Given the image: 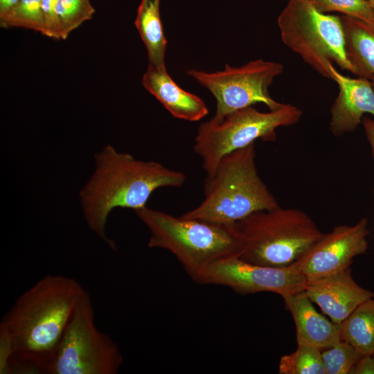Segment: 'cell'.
Listing matches in <instances>:
<instances>
[{
    "label": "cell",
    "mask_w": 374,
    "mask_h": 374,
    "mask_svg": "<svg viewBox=\"0 0 374 374\" xmlns=\"http://www.w3.org/2000/svg\"><path fill=\"white\" fill-rule=\"evenodd\" d=\"M84 291L73 278L48 274L20 295L0 323V373H48Z\"/></svg>",
    "instance_id": "6da1fadb"
},
{
    "label": "cell",
    "mask_w": 374,
    "mask_h": 374,
    "mask_svg": "<svg viewBox=\"0 0 374 374\" xmlns=\"http://www.w3.org/2000/svg\"><path fill=\"white\" fill-rule=\"evenodd\" d=\"M95 170L80 193L89 229L111 248L105 233L111 211L118 207L134 211L146 206L152 193L162 187H181L186 177L159 162L141 161L107 145L94 156Z\"/></svg>",
    "instance_id": "7a4b0ae2"
},
{
    "label": "cell",
    "mask_w": 374,
    "mask_h": 374,
    "mask_svg": "<svg viewBox=\"0 0 374 374\" xmlns=\"http://www.w3.org/2000/svg\"><path fill=\"white\" fill-rule=\"evenodd\" d=\"M204 199L183 217L233 225L250 214L279 206L258 173L255 143L221 158L206 177Z\"/></svg>",
    "instance_id": "3957f363"
},
{
    "label": "cell",
    "mask_w": 374,
    "mask_h": 374,
    "mask_svg": "<svg viewBox=\"0 0 374 374\" xmlns=\"http://www.w3.org/2000/svg\"><path fill=\"white\" fill-rule=\"evenodd\" d=\"M134 212L150 231L148 247L171 252L195 281L211 263L242 252L234 224L175 217L146 206Z\"/></svg>",
    "instance_id": "277c9868"
},
{
    "label": "cell",
    "mask_w": 374,
    "mask_h": 374,
    "mask_svg": "<svg viewBox=\"0 0 374 374\" xmlns=\"http://www.w3.org/2000/svg\"><path fill=\"white\" fill-rule=\"evenodd\" d=\"M242 239L241 259L283 267L294 263L323 233L299 208L280 206L254 212L234 224Z\"/></svg>",
    "instance_id": "5b68a950"
},
{
    "label": "cell",
    "mask_w": 374,
    "mask_h": 374,
    "mask_svg": "<svg viewBox=\"0 0 374 374\" xmlns=\"http://www.w3.org/2000/svg\"><path fill=\"white\" fill-rule=\"evenodd\" d=\"M277 24L284 44L319 75L331 79L333 63L354 73L340 16L320 12L307 0H289Z\"/></svg>",
    "instance_id": "8992f818"
},
{
    "label": "cell",
    "mask_w": 374,
    "mask_h": 374,
    "mask_svg": "<svg viewBox=\"0 0 374 374\" xmlns=\"http://www.w3.org/2000/svg\"><path fill=\"white\" fill-rule=\"evenodd\" d=\"M302 111L284 104L277 109L261 112L253 106L233 112L222 119L212 118L201 124L195 138V152L208 177L224 155L252 143L258 139L274 141L276 130L297 123Z\"/></svg>",
    "instance_id": "52a82bcc"
},
{
    "label": "cell",
    "mask_w": 374,
    "mask_h": 374,
    "mask_svg": "<svg viewBox=\"0 0 374 374\" xmlns=\"http://www.w3.org/2000/svg\"><path fill=\"white\" fill-rule=\"evenodd\" d=\"M91 299H78L50 366V374H116L123 358L113 339L95 323Z\"/></svg>",
    "instance_id": "ba28073f"
},
{
    "label": "cell",
    "mask_w": 374,
    "mask_h": 374,
    "mask_svg": "<svg viewBox=\"0 0 374 374\" xmlns=\"http://www.w3.org/2000/svg\"><path fill=\"white\" fill-rule=\"evenodd\" d=\"M283 70L281 63L258 59L240 67L226 64L224 70L213 73L195 69L187 73L214 96L217 107L213 118L220 120L256 103H262L270 110L280 107L283 103L271 97L269 88Z\"/></svg>",
    "instance_id": "9c48e42d"
},
{
    "label": "cell",
    "mask_w": 374,
    "mask_h": 374,
    "mask_svg": "<svg viewBox=\"0 0 374 374\" xmlns=\"http://www.w3.org/2000/svg\"><path fill=\"white\" fill-rule=\"evenodd\" d=\"M196 282L229 287L241 294L271 292L283 296L304 291L308 280L294 263L283 267L262 266L233 256L211 263Z\"/></svg>",
    "instance_id": "30bf717a"
},
{
    "label": "cell",
    "mask_w": 374,
    "mask_h": 374,
    "mask_svg": "<svg viewBox=\"0 0 374 374\" xmlns=\"http://www.w3.org/2000/svg\"><path fill=\"white\" fill-rule=\"evenodd\" d=\"M368 220L339 225L311 244L294 263L308 280L342 271L368 249Z\"/></svg>",
    "instance_id": "8fae6325"
},
{
    "label": "cell",
    "mask_w": 374,
    "mask_h": 374,
    "mask_svg": "<svg viewBox=\"0 0 374 374\" xmlns=\"http://www.w3.org/2000/svg\"><path fill=\"white\" fill-rule=\"evenodd\" d=\"M331 80L339 87V93L330 108V130L335 136L354 132L365 114L374 117V89L366 78H350L330 64Z\"/></svg>",
    "instance_id": "7c38bea8"
},
{
    "label": "cell",
    "mask_w": 374,
    "mask_h": 374,
    "mask_svg": "<svg viewBox=\"0 0 374 374\" xmlns=\"http://www.w3.org/2000/svg\"><path fill=\"white\" fill-rule=\"evenodd\" d=\"M304 292L331 321L338 324L346 320L361 303L374 296L373 292L355 281L350 267L308 280Z\"/></svg>",
    "instance_id": "4fadbf2b"
},
{
    "label": "cell",
    "mask_w": 374,
    "mask_h": 374,
    "mask_svg": "<svg viewBox=\"0 0 374 374\" xmlns=\"http://www.w3.org/2000/svg\"><path fill=\"white\" fill-rule=\"evenodd\" d=\"M282 297L294 321L298 345L322 351L342 340L340 324L317 312L304 291Z\"/></svg>",
    "instance_id": "5bb4252c"
},
{
    "label": "cell",
    "mask_w": 374,
    "mask_h": 374,
    "mask_svg": "<svg viewBox=\"0 0 374 374\" xmlns=\"http://www.w3.org/2000/svg\"><path fill=\"white\" fill-rule=\"evenodd\" d=\"M142 84L175 118L197 121L208 112L204 100L177 84L168 73L166 66L148 65Z\"/></svg>",
    "instance_id": "9a60e30c"
},
{
    "label": "cell",
    "mask_w": 374,
    "mask_h": 374,
    "mask_svg": "<svg viewBox=\"0 0 374 374\" xmlns=\"http://www.w3.org/2000/svg\"><path fill=\"white\" fill-rule=\"evenodd\" d=\"M345 36L347 58L355 75L371 79L374 76V19L340 16Z\"/></svg>",
    "instance_id": "2e32d148"
},
{
    "label": "cell",
    "mask_w": 374,
    "mask_h": 374,
    "mask_svg": "<svg viewBox=\"0 0 374 374\" xmlns=\"http://www.w3.org/2000/svg\"><path fill=\"white\" fill-rule=\"evenodd\" d=\"M134 24L145 46L148 65L166 66L167 42L160 17V0H141Z\"/></svg>",
    "instance_id": "e0dca14e"
},
{
    "label": "cell",
    "mask_w": 374,
    "mask_h": 374,
    "mask_svg": "<svg viewBox=\"0 0 374 374\" xmlns=\"http://www.w3.org/2000/svg\"><path fill=\"white\" fill-rule=\"evenodd\" d=\"M341 335L362 355H374V299L361 303L341 324Z\"/></svg>",
    "instance_id": "ac0fdd59"
},
{
    "label": "cell",
    "mask_w": 374,
    "mask_h": 374,
    "mask_svg": "<svg viewBox=\"0 0 374 374\" xmlns=\"http://www.w3.org/2000/svg\"><path fill=\"white\" fill-rule=\"evenodd\" d=\"M94 12L89 0H57L55 16L58 39H66L72 30L90 19Z\"/></svg>",
    "instance_id": "d6986e66"
},
{
    "label": "cell",
    "mask_w": 374,
    "mask_h": 374,
    "mask_svg": "<svg viewBox=\"0 0 374 374\" xmlns=\"http://www.w3.org/2000/svg\"><path fill=\"white\" fill-rule=\"evenodd\" d=\"M280 374H326L321 350L308 346L298 345L296 350L281 357Z\"/></svg>",
    "instance_id": "ffe728a7"
},
{
    "label": "cell",
    "mask_w": 374,
    "mask_h": 374,
    "mask_svg": "<svg viewBox=\"0 0 374 374\" xmlns=\"http://www.w3.org/2000/svg\"><path fill=\"white\" fill-rule=\"evenodd\" d=\"M42 0H19L8 13L0 17L1 27H22L39 31L44 30Z\"/></svg>",
    "instance_id": "44dd1931"
},
{
    "label": "cell",
    "mask_w": 374,
    "mask_h": 374,
    "mask_svg": "<svg viewBox=\"0 0 374 374\" xmlns=\"http://www.w3.org/2000/svg\"><path fill=\"white\" fill-rule=\"evenodd\" d=\"M326 374H350L363 356L353 346L341 340L335 346L321 351Z\"/></svg>",
    "instance_id": "7402d4cb"
},
{
    "label": "cell",
    "mask_w": 374,
    "mask_h": 374,
    "mask_svg": "<svg viewBox=\"0 0 374 374\" xmlns=\"http://www.w3.org/2000/svg\"><path fill=\"white\" fill-rule=\"evenodd\" d=\"M324 13L339 12L355 18L373 20L374 8L367 0H307Z\"/></svg>",
    "instance_id": "603a6c76"
},
{
    "label": "cell",
    "mask_w": 374,
    "mask_h": 374,
    "mask_svg": "<svg viewBox=\"0 0 374 374\" xmlns=\"http://www.w3.org/2000/svg\"><path fill=\"white\" fill-rule=\"evenodd\" d=\"M57 0H42V10L43 15V35L58 39L55 6Z\"/></svg>",
    "instance_id": "cb8c5ba5"
},
{
    "label": "cell",
    "mask_w": 374,
    "mask_h": 374,
    "mask_svg": "<svg viewBox=\"0 0 374 374\" xmlns=\"http://www.w3.org/2000/svg\"><path fill=\"white\" fill-rule=\"evenodd\" d=\"M350 374H374V355H363Z\"/></svg>",
    "instance_id": "d4e9b609"
},
{
    "label": "cell",
    "mask_w": 374,
    "mask_h": 374,
    "mask_svg": "<svg viewBox=\"0 0 374 374\" xmlns=\"http://www.w3.org/2000/svg\"><path fill=\"white\" fill-rule=\"evenodd\" d=\"M362 123L365 132L366 136L371 148L372 154L374 158V119L370 118L368 117H364Z\"/></svg>",
    "instance_id": "484cf974"
},
{
    "label": "cell",
    "mask_w": 374,
    "mask_h": 374,
    "mask_svg": "<svg viewBox=\"0 0 374 374\" xmlns=\"http://www.w3.org/2000/svg\"><path fill=\"white\" fill-rule=\"evenodd\" d=\"M19 0H0V17L8 13L17 4Z\"/></svg>",
    "instance_id": "4316f807"
},
{
    "label": "cell",
    "mask_w": 374,
    "mask_h": 374,
    "mask_svg": "<svg viewBox=\"0 0 374 374\" xmlns=\"http://www.w3.org/2000/svg\"><path fill=\"white\" fill-rule=\"evenodd\" d=\"M370 80L371 81V83H372L373 89H374V76H373V77L370 79Z\"/></svg>",
    "instance_id": "83f0119b"
},
{
    "label": "cell",
    "mask_w": 374,
    "mask_h": 374,
    "mask_svg": "<svg viewBox=\"0 0 374 374\" xmlns=\"http://www.w3.org/2000/svg\"><path fill=\"white\" fill-rule=\"evenodd\" d=\"M371 5L374 8V0H367Z\"/></svg>",
    "instance_id": "f1b7e54d"
}]
</instances>
